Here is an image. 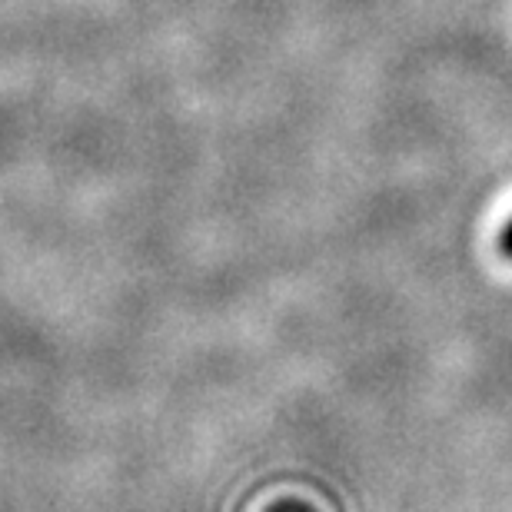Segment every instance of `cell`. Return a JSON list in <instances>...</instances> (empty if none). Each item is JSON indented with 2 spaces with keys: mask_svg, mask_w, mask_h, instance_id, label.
<instances>
[{
  "mask_svg": "<svg viewBox=\"0 0 512 512\" xmlns=\"http://www.w3.org/2000/svg\"><path fill=\"white\" fill-rule=\"evenodd\" d=\"M503 247L512 253V223H509V230H506V237H503Z\"/></svg>",
  "mask_w": 512,
  "mask_h": 512,
  "instance_id": "6da1fadb",
  "label": "cell"
}]
</instances>
